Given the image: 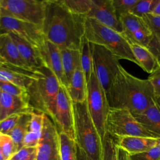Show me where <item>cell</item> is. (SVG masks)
I'll return each instance as SVG.
<instances>
[{
  "label": "cell",
  "instance_id": "6da1fadb",
  "mask_svg": "<svg viewBox=\"0 0 160 160\" xmlns=\"http://www.w3.org/2000/svg\"><path fill=\"white\" fill-rule=\"evenodd\" d=\"M85 19L71 12L62 0H46L42 31L47 40L61 49L80 50Z\"/></svg>",
  "mask_w": 160,
  "mask_h": 160
},
{
  "label": "cell",
  "instance_id": "7a4b0ae2",
  "mask_svg": "<svg viewBox=\"0 0 160 160\" xmlns=\"http://www.w3.org/2000/svg\"><path fill=\"white\" fill-rule=\"evenodd\" d=\"M106 96L110 108L125 109L133 115L141 113L156 102L149 80L132 75L121 65Z\"/></svg>",
  "mask_w": 160,
  "mask_h": 160
},
{
  "label": "cell",
  "instance_id": "3957f363",
  "mask_svg": "<svg viewBox=\"0 0 160 160\" xmlns=\"http://www.w3.org/2000/svg\"><path fill=\"white\" fill-rule=\"evenodd\" d=\"M84 36L90 43L106 48L119 59H126L138 66L129 42L122 33L103 25L92 18L86 17Z\"/></svg>",
  "mask_w": 160,
  "mask_h": 160
},
{
  "label": "cell",
  "instance_id": "277c9868",
  "mask_svg": "<svg viewBox=\"0 0 160 160\" xmlns=\"http://www.w3.org/2000/svg\"><path fill=\"white\" fill-rule=\"evenodd\" d=\"M75 141L89 160H101L102 142L88 111L86 101L74 103Z\"/></svg>",
  "mask_w": 160,
  "mask_h": 160
},
{
  "label": "cell",
  "instance_id": "5b68a950",
  "mask_svg": "<svg viewBox=\"0 0 160 160\" xmlns=\"http://www.w3.org/2000/svg\"><path fill=\"white\" fill-rule=\"evenodd\" d=\"M36 77L28 88L29 103L35 110L51 116L60 84L56 77L46 66L34 69Z\"/></svg>",
  "mask_w": 160,
  "mask_h": 160
},
{
  "label": "cell",
  "instance_id": "8992f818",
  "mask_svg": "<svg viewBox=\"0 0 160 160\" xmlns=\"http://www.w3.org/2000/svg\"><path fill=\"white\" fill-rule=\"evenodd\" d=\"M87 85L88 111L102 142L107 134L106 119L110 107L106 92L94 70Z\"/></svg>",
  "mask_w": 160,
  "mask_h": 160
},
{
  "label": "cell",
  "instance_id": "52a82bcc",
  "mask_svg": "<svg viewBox=\"0 0 160 160\" xmlns=\"http://www.w3.org/2000/svg\"><path fill=\"white\" fill-rule=\"evenodd\" d=\"M106 133L114 140L124 136L156 138L136 120L131 112L125 109L109 108L106 119Z\"/></svg>",
  "mask_w": 160,
  "mask_h": 160
},
{
  "label": "cell",
  "instance_id": "ba28073f",
  "mask_svg": "<svg viewBox=\"0 0 160 160\" xmlns=\"http://www.w3.org/2000/svg\"><path fill=\"white\" fill-rule=\"evenodd\" d=\"M90 45L94 72L107 95L119 71V59L101 46Z\"/></svg>",
  "mask_w": 160,
  "mask_h": 160
},
{
  "label": "cell",
  "instance_id": "9c48e42d",
  "mask_svg": "<svg viewBox=\"0 0 160 160\" xmlns=\"http://www.w3.org/2000/svg\"><path fill=\"white\" fill-rule=\"evenodd\" d=\"M45 11V1L0 0V14L41 27Z\"/></svg>",
  "mask_w": 160,
  "mask_h": 160
},
{
  "label": "cell",
  "instance_id": "30bf717a",
  "mask_svg": "<svg viewBox=\"0 0 160 160\" xmlns=\"http://www.w3.org/2000/svg\"><path fill=\"white\" fill-rule=\"evenodd\" d=\"M49 118L59 132L66 134L75 140L73 102L65 86H60Z\"/></svg>",
  "mask_w": 160,
  "mask_h": 160
},
{
  "label": "cell",
  "instance_id": "8fae6325",
  "mask_svg": "<svg viewBox=\"0 0 160 160\" xmlns=\"http://www.w3.org/2000/svg\"><path fill=\"white\" fill-rule=\"evenodd\" d=\"M0 30L18 36L38 49L46 39L41 27L2 14H0Z\"/></svg>",
  "mask_w": 160,
  "mask_h": 160
},
{
  "label": "cell",
  "instance_id": "7c38bea8",
  "mask_svg": "<svg viewBox=\"0 0 160 160\" xmlns=\"http://www.w3.org/2000/svg\"><path fill=\"white\" fill-rule=\"evenodd\" d=\"M36 148V160H60L59 132L46 114Z\"/></svg>",
  "mask_w": 160,
  "mask_h": 160
},
{
  "label": "cell",
  "instance_id": "4fadbf2b",
  "mask_svg": "<svg viewBox=\"0 0 160 160\" xmlns=\"http://www.w3.org/2000/svg\"><path fill=\"white\" fill-rule=\"evenodd\" d=\"M39 51L43 65L56 77L61 86L67 88L68 82L64 72L61 49L46 39Z\"/></svg>",
  "mask_w": 160,
  "mask_h": 160
},
{
  "label": "cell",
  "instance_id": "5bb4252c",
  "mask_svg": "<svg viewBox=\"0 0 160 160\" xmlns=\"http://www.w3.org/2000/svg\"><path fill=\"white\" fill-rule=\"evenodd\" d=\"M86 17L92 18L119 32H122V25L116 14L112 0H92V7Z\"/></svg>",
  "mask_w": 160,
  "mask_h": 160
},
{
  "label": "cell",
  "instance_id": "9a60e30c",
  "mask_svg": "<svg viewBox=\"0 0 160 160\" xmlns=\"http://www.w3.org/2000/svg\"><path fill=\"white\" fill-rule=\"evenodd\" d=\"M36 77L33 70H28L7 62L0 63V81L11 82L28 89Z\"/></svg>",
  "mask_w": 160,
  "mask_h": 160
},
{
  "label": "cell",
  "instance_id": "2e32d148",
  "mask_svg": "<svg viewBox=\"0 0 160 160\" xmlns=\"http://www.w3.org/2000/svg\"><path fill=\"white\" fill-rule=\"evenodd\" d=\"M34 110L29 101L0 90V121L11 115L31 113Z\"/></svg>",
  "mask_w": 160,
  "mask_h": 160
},
{
  "label": "cell",
  "instance_id": "e0dca14e",
  "mask_svg": "<svg viewBox=\"0 0 160 160\" xmlns=\"http://www.w3.org/2000/svg\"><path fill=\"white\" fill-rule=\"evenodd\" d=\"M0 56L5 62L28 70H33L22 58L15 42L8 32H0Z\"/></svg>",
  "mask_w": 160,
  "mask_h": 160
},
{
  "label": "cell",
  "instance_id": "ac0fdd59",
  "mask_svg": "<svg viewBox=\"0 0 160 160\" xmlns=\"http://www.w3.org/2000/svg\"><path fill=\"white\" fill-rule=\"evenodd\" d=\"M159 138L142 136H124L115 140L117 146L129 155L147 151L158 146Z\"/></svg>",
  "mask_w": 160,
  "mask_h": 160
},
{
  "label": "cell",
  "instance_id": "d6986e66",
  "mask_svg": "<svg viewBox=\"0 0 160 160\" xmlns=\"http://www.w3.org/2000/svg\"><path fill=\"white\" fill-rule=\"evenodd\" d=\"M88 82L81 68L78 67L73 73L67 86V90L72 102L79 103L86 101Z\"/></svg>",
  "mask_w": 160,
  "mask_h": 160
},
{
  "label": "cell",
  "instance_id": "ffe728a7",
  "mask_svg": "<svg viewBox=\"0 0 160 160\" xmlns=\"http://www.w3.org/2000/svg\"><path fill=\"white\" fill-rule=\"evenodd\" d=\"M133 116L146 130L160 138V108L156 101L141 113Z\"/></svg>",
  "mask_w": 160,
  "mask_h": 160
},
{
  "label": "cell",
  "instance_id": "44dd1931",
  "mask_svg": "<svg viewBox=\"0 0 160 160\" xmlns=\"http://www.w3.org/2000/svg\"><path fill=\"white\" fill-rule=\"evenodd\" d=\"M9 34L15 42L21 56L31 69L43 65L39 49L18 36L11 33Z\"/></svg>",
  "mask_w": 160,
  "mask_h": 160
},
{
  "label": "cell",
  "instance_id": "7402d4cb",
  "mask_svg": "<svg viewBox=\"0 0 160 160\" xmlns=\"http://www.w3.org/2000/svg\"><path fill=\"white\" fill-rule=\"evenodd\" d=\"M131 51L135 57L138 66L149 74L159 67L156 58L146 46L129 42Z\"/></svg>",
  "mask_w": 160,
  "mask_h": 160
},
{
  "label": "cell",
  "instance_id": "603a6c76",
  "mask_svg": "<svg viewBox=\"0 0 160 160\" xmlns=\"http://www.w3.org/2000/svg\"><path fill=\"white\" fill-rule=\"evenodd\" d=\"M61 54L64 72L68 84L76 69L81 65L80 50L62 49Z\"/></svg>",
  "mask_w": 160,
  "mask_h": 160
},
{
  "label": "cell",
  "instance_id": "cb8c5ba5",
  "mask_svg": "<svg viewBox=\"0 0 160 160\" xmlns=\"http://www.w3.org/2000/svg\"><path fill=\"white\" fill-rule=\"evenodd\" d=\"M119 20L122 28V33L125 37H128L135 32L149 29L143 18L131 13L121 16Z\"/></svg>",
  "mask_w": 160,
  "mask_h": 160
},
{
  "label": "cell",
  "instance_id": "d4e9b609",
  "mask_svg": "<svg viewBox=\"0 0 160 160\" xmlns=\"http://www.w3.org/2000/svg\"><path fill=\"white\" fill-rule=\"evenodd\" d=\"M31 113L22 114L16 125L8 134L14 142L18 151L22 147L24 138L29 131Z\"/></svg>",
  "mask_w": 160,
  "mask_h": 160
},
{
  "label": "cell",
  "instance_id": "484cf974",
  "mask_svg": "<svg viewBox=\"0 0 160 160\" xmlns=\"http://www.w3.org/2000/svg\"><path fill=\"white\" fill-rule=\"evenodd\" d=\"M60 160H76V141L66 134L59 132Z\"/></svg>",
  "mask_w": 160,
  "mask_h": 160
},
{
  "label": "cell",
  "instance_id": "4316f807",
  "mask_svg": "<svg viewBox=\"0 0 160 160\" xmlns=\"http://www.w3.org/2000/svg\"><path fill=\"white\" fill-rule=\"evenodd\" d=\"M80 53L81 68L84 73L87 82H88L93 72V64L90 42L84 36L81 41Z\"/></svg>",
  "mask_w": 160,
  "mask_h": 160
},
{
  "label": "cell",
  "instance_id": "83f0119b",
  "mask_svg": "<svg viewBox=\"0 0 160 160\" xmlns=\"http://www.w3.org/2000/svg\"><path fill=\"white\" fill-rule=\"evenodd\" d=\"M73 13L86 17L92 7V0H62Z\"/></svg>",
  "mask_w": 160,
  "mask_h": 160
},
{
  "label": "cell",
  "instance_id": "f1b7e54d",
  "mask_svg": "<svg viewBox=\"0 0 160 160\" xmlns=\"http://www.w3.org/2000/svg\"><path fill=\"white\" fill-rule=\"evenodd\" d=\"M101 160H118L117 144L115 140L108 134L102 141Z\"/></svg>",
  "mask_w": 160,
  "mask_h": 160
},
{
  "label": "cell",
  "instance_id": "f546056e",
  "mask_svg": "<svg viewBox=\"0 0 160 160\" xmlns=\"http://www.w3.org/2000/svg\"><path fill=\"white\" fill-rule=\"evenodd\" d=\"M0 90L9 95L21 98L29 102L28 89L24 88L11 82L0 81Z\"/></svg>",
  "mask_w": 160,
  "mask_h": 160
},
{
  "label": "cell",
  "instance_id": "4dcf8cb0",
  "mask_svg": "<svg viewBox=\"0 0 160 160\" xmlns=\"http://www.w3.org/2000/svg\"><path fill=\"white\" fill-rule=\"evenodd\" d=\"M158 0H138L131 13L142 18L152 12Z\"/></svg>",
  "mask_w": 160,
  "mask_h": 160
},
{
  "label": "cell",
  "instance_id": "1f68e13d",
  "mask_svg": "<svg viewBox=\"0 0 160 160\" xmlns=\"http://www.w3.org/2000/svg\"><path fill=\"white\" fill-rule=\"evenodd\" d=\"M0 149L8 160H9L18 151L11 137L2 133H0Z\"/></svg>",
  "mask_w": 160,
  "mask_h": 160
},
{
  "label": "cell",
  "instance_id": "d6a6232c",
  "mask_svg": "<svg viewBox=\"0 0 160 160\" xmlns=\"http://www.w3.org/2000/svg\"><path fill=\"white\" fill-rule=\"evenodd\" d=\"M116 15L119 17L131 13L138 0H112Z\"/></svg>",
  "mask_w": 160,
  "mask_h": 160
},
{
  "label": "cell",
  "instance_id": "836d02e7",
  "mask_svg": "<svg viewBox=\"0 0 160 160\" xmlns=\"http://www.w3.org/2000/svg\"><path fill=\"white\" fill-rule=\"evenodd\" d=\"M45 116V113L35 109L31 112L29 125V131L38 132H41Z\"/></svg>",
  "mask_w": 160,
  "mask_h": 160
},
{
  "label": "cell",
  "instance_id": "e575fe53",
  "mask_svg": "<svg viewBox=\"0 0 160 160\" xmlns=\"http://www.w3.org/2000/svg\"><path fill=\"white\" fill-rule=\"evenodd\" d=\"M36 147H22L17 151L9 160H36Z\"/></svg>",
  "mask_w": 160,
  "mask_h": 160
},
{
  "label": "cell",
  "instance_id": "d590c367",
  "mask_svg": "<svg viewBox=\"0 0 160 160\" xmlns=\"http://www.w3.org/2000/svg\"><path fill=\"white\" fill-rule=\"evenodd\" d=\"M22 114L11 115L0 121V133L8 134L16 125Z\"/></svg>",
  "mask_w": 160,
  "mask_h": 160
},
{
  "label": "cell",
  "instance_id": "8d00e7d4",
  "mask_svg": "<svg viewBox=\"0 0 160 160\" xmlns=\"http://www.w3.org/2000/svg\"><path fill=\"white\" fill-rule=\"evenodd\" d=\"M129 158L130 160H160V149L156 146L147 151L129 155Z\"/></svg>",
  "mask_w": 160,
  "mask_h": 160
},
{
  "label": "cell",
  "instance_id": "74e56055",
  "mask_svg": "<svg viewBox=\"0 0 160 160\" xmlns=\"http://www.w3.org/2000/svg\"><path fill=\"white\" fill-rule=\"evenodd\" d=\"M142 18L152 34H160V16L149 14Z\"/></svg>",
  "mask_w": 160,
  "mask_h": 160
},
{
  "label": "cell",
  "instance_id": "f35d334b",
  "mask_svg": "<svg viewBox=\"0 0 160 160\" xmlns=\"http://www.w3.org/2000/svg\"><path fill=\"white\" fill-rule=\"evenodd\" d=\"M148 79L152 85L156 98L160 97V66L149 75Z\"/></svg>",
  "mask_w": 160,
  "mask_h": 160
},
{
  "label": "cell",
  "instance_id": "ab89813d",
  "mask_svg": "<svg viewBox=\"0 0 160 160\" xmlns=\"http://www.w3.org/2000/svg\"><path fill=\"white\" fill-rule=\"evenodd\" d=\"M147 48L153 54L160 65V34H152Z\"/></svg>",
  "mask_w": 160,
  "mask_h": 160
},
{
  "label": "cell",
  "instance_id": "60d3db41",
  "mask_svg": "<svg viewBox=\"0 0 160 160\" xmlns=\"http://www.w3.org/2000/svg\"><path fill=\"white\" fill-rule=\"evenodd\" d=\"M41 135V132H38L29 131L24 138L22 147H37Z\"/></svg>",
  "mask_w": 160,
  "mask_h": 160
},
{
  "label": "cell",
  "instance_id": "b9f144b4",
  "mask_svg": "<svg viewBox=\"0 0 160 160\" xmlns=\"http://www.w3.org/2000/svg\"><path fill=\"white\" fill-rule=\"evenodd\" d=\"M118 160H130L129 154L118 146Z\"/></svg>",
  "mask_w": 160,
  "mask_h": 160
},
{
  "label": "cell",
  "instance_id": "7bdbcfd3",
  "mask_svg": "<svg viewBox=\"0 0 160 160\" xmlns=\"http://www.w3.org/2000/svg\"><path fill=\"white\" fill-rule=\"evenodd\" d=\"M76 160H89L84 151L77 145V156Z\"/></svg>",
  "mask_w": 160,
  "mask_h": 160
},
{
  "label": "cell",
  "instance_id": "ee69618b",
  "mask_svg": "<svg viewBox=\"0 0 160 160\" xmlns=\"http://www.w3.org/2000/svg\"><path fill=\"white\" fill-rule=\"evenodd\" d=\"M151 14L156 15V16H160V0H158L156 4L155 5V6Z\"/></svg>",
  "mask_w": 160,
  "mask_h": 160
},
{
  "label": "cell",
  "instance_id": "f6af8a7d",
  "mask_svg": "<svg viewBox=\"0 0 160 160\" xmlns=\"http://www.w3.org/2000/svg\"><path fill=\"white\" fill-rule=\"evenodd\" d=\"M0 160H8L4 156V155L3 154L1 149H0Z\"/></svg>",
  "mask_w": 160,
  "mask_h": 160
},
{
  "label": "cell",
  "instance_id": "bcb514c9",
  "mask_svg": "<svg viewBox=\"0 0 160 160\" xmlns=\"http://www.w3.org/2000/svg\"><path fill=\"white\" fill-rule=\"evenodd\" d=\"M156 103L158 104V106L160 108V97L156 98Z\"/></svg>",
  "mask_w": 160,
  "mask_h": 160
},
{
  "label": "cell",
  "instance_id": "7dc6e473",
  "mask_svg": "<svg viewBox=\"0 0 160 160\" xmlns=\"http://www.w3.org/2000/svg\"><path fill=\"white\" fill-rule=\"evenodd\" d=\"M158 147L159 148V149H160V138H159L158 139Z\"/></svg>",
  "mask_w": 160,
  "mask_h": 160
},
{
  "label": "cell",
  "instance_id": "c3c4849f",
  "mask_svg": "<svg viewBox=\"0 0 160 160\" xmlns=\"http://www.w3.org/2000/svg\"><path fill=\"white\" fill-rule=\"evenodd\" d=\"M1 62H5L4 61H3V59L1 58V57L0 56V63H1Z\"/></svg>",
  "mask_w": 160,
  "mask_h": 160
}]
</instances>
